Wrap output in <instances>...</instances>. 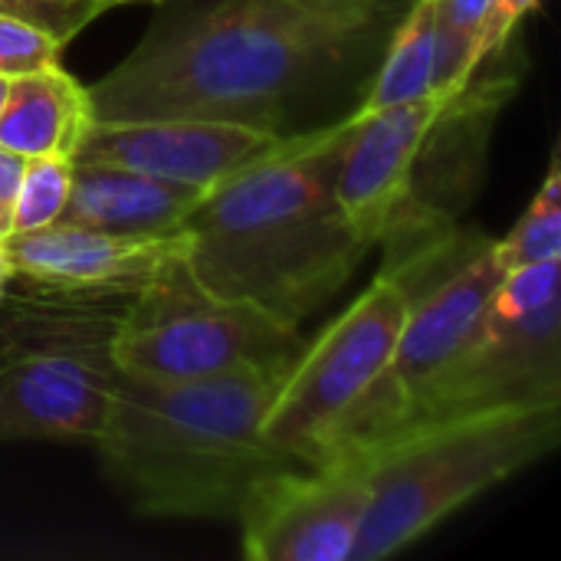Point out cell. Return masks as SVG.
<instances>
[{
	"label": "cell",
	"instance_id": "52a82bcc",
	"mask_svg": "<svg viewBox=\"0 0 561 561\" xmlns=\"http://www.w3.org/2000/svg\"><path fill=\"white\" fill-rule=\"evenodd\" d=\"M302 345L296 325L253 302L210 296L181 263L122 309L112 362L125 375L207 378L253 362L296 358Z\"/></svg>",
	"mask_w": 561,
	"mask_h": 561
},
{
	"label": "cell",
	"instance_id": "44dd1931",
	"mask_svg": "<svg viewBox=\"0 0 561 561\" xmlns=\"http://www.w3.org/2000/svg\"><path fill=\"white\" fill-rule=\"evenodd\" d=\"M115 3L118 0H0V13H13L26 23H36L59 43H69L82 26Z\"/></svg>",
	"mask_w": 561,
	"mask_h": 561
},
{
	"label": "cell",
	"instance_id": "ac0fdd59",
	"mask_svg": "<svg viewBox=\"0 0 561 561\" xmlns=\"http://www.w3.org/2000/svg\"><path fill=\"white\" fill-rule=\"evenodd\" d=\"M561 256V168L552 154L549 174L533 197L529 210L510 230L506 240L493 243V260L500 273H513L533 263L559 260Z\"/></svg>",
	"mask_w": 561,
	"mask_h": 561
},
{
	"label": "cell",
	"instance_id": "4fadbf2b",
	"mask_svg": "<svg viewBox=\"0 0 561 561\" xmlns=\"http://www.w3.org/2000/svg\"><path fill=\"white\" fill-rule=\"evenodd\" d=\"M559 299L519 319L483 312L480 332L447 375L434 414L506 401H556L559 388Z\"/></svg>",
	"mask_w": 561,
	"mask_h": 561
},
{
	"label": "cell",
	"instance_id": "d4e9b609",
	"mask_svg": "<svg viewBox=\"0 0 561 561\" xmlns=\"http://www.w3.org/2000/svg\"><path fill=\"white\" fill-rule=\"evenodd\" d=\"M7 95H10V79H7V76H0V112H3Z\"/></svg>",
	"mask_w": 561,
	"mask_h": 561
},
{
	"label": "cell",
	"instance_id": "5b68a950",
	"mask_svg": "<svg viewBox=\"0 0 561 561\" xmlns=\"http://www.w3.org/2000/svg\"><path fill=\"white\" fill-rule=\"evenodd\" d=\"M125 309V306H122ZM108 296L20 309L0 339V444L92 440L115 388Z\"/></svg>",
	"mask_w": 561,
	"mask_h": 561
},
{
	"label": "cell",
	"instance_id": "ffe728a7",
	"mask_svg": "<svg viewBox=\"0 0 561 561\" xmlns=\"http://www.w3.org/2000/svg\"><path fill=\"white\" fill-rule=\"evenodd\" d=\"M62 43L13 13H0V76L16 79L59 66Z\"/></svg>",
	"mask_w": 561,
	"mask_h": 561
},
{
	"label": "cell",
	"instance_id": "484cf974",
	"mask_svg": "<svg viewBox=\"0 0 561 561\" xmlns=\"http://www.w3.org/2000/svg\"><path fill=\"white\" fill-rule=\"evenodd\" d=\"M118 3H125V0H118Z\"/></svg>",
	"mask_w": 561,
	"mask_h": 561
},
{
	"label": "cell",
	"instance_id": "d6986e66",
	"mask_svg": "<svg viewBox=\"0 0 561 561\" xmlns=\"http://www.w3.org/2000/svg\"><path fill=\"white\" fill-rule=\"evenodd\" d=\"M69 187H72V158H26L13 197L10 233L53 227L69 201Z\"/></svg>",
	"mask_w": 561,
	"mask_h": 561
},
{
	"label": "cell",
	"instance_id": "7c38bea8",
	"mask_svg": "<svg viewBox=\"0 0 561 561\" xmlns=\"http://www.w3.org/2000/svg\"><path fill=\"white\" fill-rule=\"evenodd\" d=\"M283 135L247 122L214 118H92L72 161L125 168L178 184L210 187L250 158L273 148Z\"/></svg>",
	"mask_w": 561,
	"mask_h": 561
},
{
	"label": "cell",
	"instance_id": "cb8c5ba5",
	"mask_svg": "<svg viewBox=\"0 0 561 561\" xmlns=\"http://www.w3.org/2000/svg\"><path fill=\"white\" fill-rule=\"evenodd\" d=\"M10 276H13V270H10V260H7V247L0 240V299H3V289L10 283Z\"/></svg>",
	"mask_w": 561,
	"mask_h": 561
},
{
	"label": "cell",
	"instance_id": "30bf717a",
	"mask_svg": "<svg viewBox=\"0 0 561 561\" xmlns=\"http://www.w3.org/2000/svg\"><path fill=\"white\" fill-rule=\"evenodd\" d=\"M454 99L434 92L352 115V131L335 171V197L365 243H378L404 217L414 194L417 158Z\"/></svg>",
	"mask_w": 561,
	"mask_h": 561
},
{
	"label": "cell",
	"instance_id": "277c9868",
	"mask_svg": "<svg viewBox=\"0 0 561 561\" xmlns=\"http://www.w3.org/2000/svg\"><path fill=\"white\" fill-rule=\"evenodd\" d=\"M561 431V398L460 408L355 440L371 503L348 561H381L431 536L447 516L542 460Z\"/></svg>",
	"mask_w": 561,
	"mask_h": 561
},
{
	"label": "cell",
	"instance_id": "5bb4252c",
	"mask_svg": "<svg viewBox=\"0 0 561 561\" xmlns=\"http://www.w3.org/2000/svg\"><path fill=\"white\" fill-rule=\"evenodd\" d=\"M207 187L178 184L108 164L72 161L69 201L56 224L115 233V237H168L181 233Z\"/></svg>",
	"mask_w": 561,
	"mask_h": 561
},
{
	"label": "cell",
	"instance_id": "6da1fadb",
	"mask_svg": "<svg viewBox=\"0 0 561 561\" xmlns=\"http://www.w3.org/2000/svg\"><path fill=\"white\" fill-rule=\"evenodd\" d=\"M378 0H220L145 39L99 79L92 115L214 118L279 131L283 105L375 23Z\"/></svg>",
	"mask_w": 561,
	"mask_h": 561
},
{
	"label": "cell",
	"instance_id": "7a4b0ae2",
	"mask_svg": "<svg viewBox=\"0 0 561 561\" xmlns=\"http://www.w3.org/2000/svg\"><path fill=\"white\" fill-rule=\"evenodd\" d=\"M348 131L352 115L283 135L204 191L184 224V266L201 289L253 302L299 329L352 279L371 243L335 197Z\"/></svg>",
	"mask_w": 561,
	"mask_h": 561
},
{
	"label": "cell",
	"instance_id": "9c48e42d",
	"mask_svg": "<svg viewBox=\"0 0 561 561\" xmlns=\"http://www.w3.org/2000/svg\"><path fill=\"white\" fill-rule=\"evenodd\" d=\"M500 279L503 273L493 260V243H483L424 299L411 296V312L398 335L394 355L345 444L381 437L434 411L447 375L473 345Z\"/></svg>",
	"mask_w": 561,
	"mask_h": 561
},
{
	"label": "cell",
	"instance_id": "9a60e30c",
	"mask_svg": "<svg viewBox=\"0 0 561 561\" xmlns=\"http://www.w3.org/2000/svg\"><path fill=\"white\" fill-rule=\"evenodd\" d=\"M92 95L59 66L10 79L0 148L20 158H72L92 125Z\"/></svg>",
	"mask_w": 561,
	"mask_h": 561
},
{
	"label": "cell",
	"instance_id": "2e32d148",
	"mask_svg": "<svg viewBox=\"0 0 561 561\" xmlns=\"http://www.w3.org/2000/svg\"><path fill=\"white\" fill-rule=\"evenodd\" d=\"M434 76H437L434 0H417L411 7V13L404 16L401 30L385 56V66L358 112H378L388 105L434 95Z\"/></svg>",
	"mask_w": 561,
	"mask_h": 561
},
{
	"label": "cell",
	"instance_id": "7402d4cb",
	"mask_svg": "<svg viewBox=\"0 0 561 561\" xmlns=\"http://www.w3.org/2000/svg\"><path fill=\"white\" fill-rule=\"evenodd\" d=\"M539 0H490V13L480 33V59L486 62L496 49L506 46V39L513 36V30L519 26V20L536 7Z\"/></svg>",
	"mask_w": 561,
	"mask_h": 561
},
{
	"label": "cell",
	"instance_id": "3957f363",
	"mask_svg": "<svg viewBox=\"0 0 561 561\" xmlns=\"http://www.w3.org/2000/svg\"><path fill=\"white\" fill-rule=\"evenodd\" d=\"M293 358L253 362L207 378L115 375L92 437L102 470L141 516L220 519L266 473L296 460L263 434Z\"/></svg>",
	"mask_w": 561,
	"mask_h": 561
},
{
	"label": "cell",
	"instance_id": "e0dca14e",
	"mask_svg": "<svg viewBox=\"0 0 561 561\" xmlns=\"http://www.w3.org/2000/svg\"><path fill=\"white\" fill-rule=\"evenodd\" d=\"M490 13V0H434V33H437V76L434 92L463 95L480 59V33Z\"/></svg>",
	"mask_w": 561,
	"mask_h": 561
},
{
	"label": "cell",
	"instance_id": "8fae6325",
	"mask_svg": "<svg viewBox=\"0 0 561 561\" xmlns=\"http://www.w3.org/2000/svg\"><path fill=\"white\" fill-rule=\"evenodd\" d=\"M13 276L59 296H135L184 263L187 233L115 237L53 224L3 240Z\"/></svg>",
	"mask_w": 561,
	"mask_h": 561
},
{
	"label": "cell",
	"instance_id": "8992f818",
	"mask_svg": "<svg viewBox=\"0 0 561 561\" xmlns=\"http://www.w3.org/2000/svg\"><path fill=\"white\" fill-rule=\"evenodd\" d=\"M408 312L411 289L398 273H381L316 342L299 348L263 417V434L283 457L319 463L348 440L394 355Z\"/></svg>",
	"mask_w": 561,
	"mask_h": 561
},
{
	"label": "cell",
	"instance_id": "603a6c76",
	"mask_svg": "<svg viewBox=\"0 0 561 561\" xmlns=\"http://www.w3.org/2000/svg\"><path fill=\"white\" fill-rule=\"evenodd\" d=\"M23 161L20 154L0 148V240L10 237V220H13V197L20 187V174H23Z\"/></svg>",
	"mask_w": 561,
	"mask_h": 561
},
{
	"label": "cell",
	"instance_id": "ba28073f",
	"mask_svg": "<svg viewBox=\"0 0 561 561\" xmlns=\"http://www.w3.org/2000/svg\"><path fill=\"white\" fill-rule=\"evenodd\" d=\"M371 503V477L358 444L319 463H289L243 496L240 552L250 561H348Z\"/></svg>",
	"mask_w": 561,
	"mask_h": 561
}]
</instances>
